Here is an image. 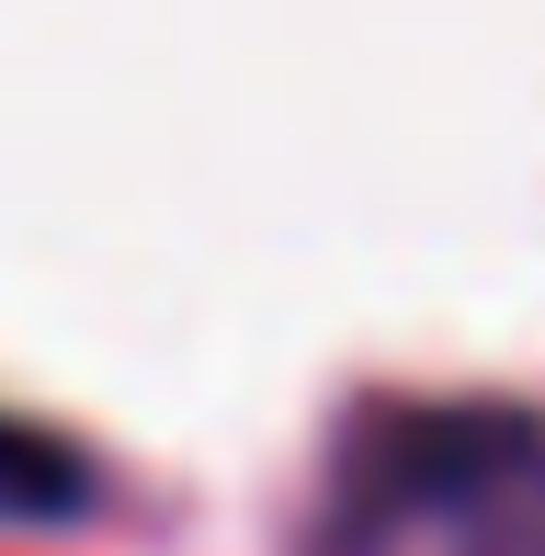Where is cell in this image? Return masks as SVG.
<instances>
[{"mask_svg": "<svg viewBox=\"0 0 545 556\" xmlns=\"http://www.w3.org/2000/svg\"><path fill=\"white\" fill-rule=\"evenodd\" d=\"M318 556H545V420L376 409L330 454Z\"/></svg>", "mask_w": 545, "mask_h": 556, "instance_id": "1", "label": "cell"}, {"mask_svg": "<svg viewBox=\"0 0 545 556\" xmlns=\"http://www.w3.org/2000/svg\"><path fill=\"white\" fill-rule=\"evenodd\" d=\"M91 500V466L58 432H35L23 409H0V522H58Z\"/></svg>", "mask_w": 545, "mask_h": 556, "instance_id": "2", "label": "cell"}]
</instances>
